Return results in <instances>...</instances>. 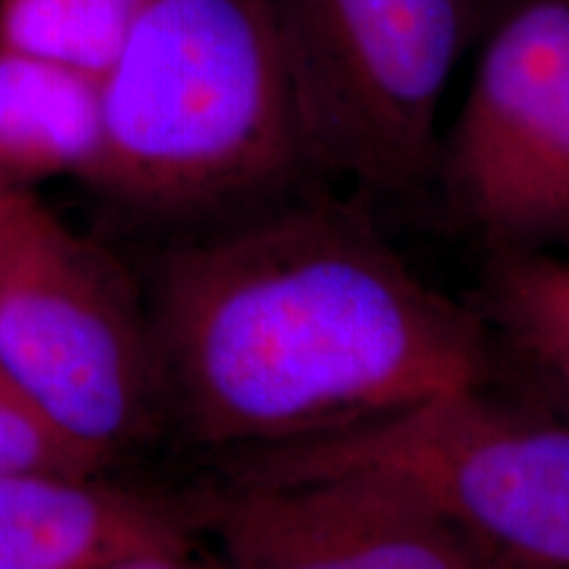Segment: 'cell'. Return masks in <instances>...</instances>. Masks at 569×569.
I'll return each instance as SVG.
<instances>
[{"label": "cell", "mask_w": 569, "mask_h": 569, "mask_svg": "<svg viewBox=\"0 0 569 569\" xmlns=\"http://www.w3.org/2000/svg\"><path fill=\"white\" fill-rule=\"evenodd\" d=\"M142 296L167 425L222 453L486 388L493 359L478 311L417 274L359 196L290 193L182 234Z\"/></svg>", "instance_id": "6da1fadb"}, {"label": "cell", "mask_w": 569, "mask_h": 569, "mask_svg": "<svg viewBox=\"0 0 569 569\" xmlns=\"http://www.w3.org/2000/svg\"><path fill=\"white\" fill-rule=\"evenodd\" d=\"M311 174L269 0H146L101 74L80 180L142 222L201 227Z\"/></svg>", "instance_id": "7a4b0ae2"}, {"label": "cell", "mask_w": 569, "mask_h": 569, "mask_svg": "<svg viewBox=\"0 0 569 569\" xmlns=\"http://www.w3.org/2000/svg\"><path fill=\"white\" fill-rule=\"evenodd\" d=\"M0 372L101 472L167 425L146 296L27 190L0 209Z\"/></svg>", "instance_id": "3957f363"}, {"label": "cell", "mask_w": 569, "mask_h": 569, "mask_svg": "<svg viewBox=\"0 0 569 569\" xmlns=\"http://www.w3.org/2000/svg\"><path fill=\"white\" fill-rule=\"evenodd\" d=\"M219 472L353 475L415 496L501 565L569 569V417L443 393L301 443L224 453Z\"/></svg>", "instance_id": "277c9868"}, {"label": "cell", "mask_w": 569, "mask_h": 569, "mask_svg": "<svg viewBox=\"0 0 569 569\" xmlns=\"http://www.w3.org/2000/svg\"><path fill=\"white\" fill-rule=\"evenodd\" d=\"M311 172L365 201L436 180L438 111L493 0H269Z\"/></svg>", "instance_id": "5b68a950"}, {"label": "cell", "mask_w": 569, "mask_h": 569, "mask_svg": "<svg viewBox=\"0 0 569 569\" xmlns=\"http://www.w3.org/2000/svg\"><path fill=\"white\" fill-rule=\"evenodd\" d=\"M436 180L486 251L569 253V0H493Z\"/></svg>", "instance_id": "8992f818"}, {"label": "cell", "mask_w": 569, "mask_h": 569, "mask_svg": "<svg viewBox=\"0 0 569 569\" xmlns=\"http://www.w3.org/2000/svg\"><path fill=\"white\" fill-rule=\"evenodd\" d=\"M227 569H501L415 496L353 475L264 480L219 472L190 490Z\"/></svg>", "instance_id": "52a82bcc"}, {"label": "cell", "mask_w": 569, "mask_h": 569, "mask_svg": "<svg viewBox=\"0 0 569 569\" xmlns=\"http://www.w3.org/2000/svg\"><path fill=\"white\" fill-rule=\"evenodd\" d=\"M190 493L111 480L109 472L0 478V569H111L196 543Z\"/></svg>", "instance_id": "ba28073f"}, {"label": "cell", "mask_w": 569, "mask_h": 569, "mask_svg": "<svg viewBox=\"0 0 569 569\" xmlns=\"http://www.w3.org/2000/svg\"><path fill=\"white\" fill-rule=\"evenodd\" d=\"M101 138V74L0 46V190L82 177Z\"/></svg>", "instance_id": "9c48e42d"}, {"label": "cell", "mask_w": 569, "mask_h": 569, "mask_svg": "<svg viewBox=\"0 0 569 569\" xmlns=\"http://www.w3.org/2000/svg\"><path fill=\"white\" fill-rule=\"evenodd\" d=\"M475 311L543 407L569 417V253L486 251Z\"/></svg>", "instance_id": "30bf717a"}, {"label": "cell", "mask_w": 569, "mask_h": 569, "mask_svg": "<svg viewBox=\"0 0 569 569\" xmlns=\"http://www.w3.org/2000/svg\"><path fill=\"white\" fill-rule=\"evenodd\" d=\"M146 0H0V46L103 74Z\"/></svg>", "instance_id": "8fae6325"}, {"label": "cell", "mask_w": 569, "mask_h": 569, "mask_svg": "<svg viewBox=\"0 0 569 569\" xmlns=\"http://www.w3.org/2000/svg\"><path fill=\"white\" fill-rule=\"evenodd\" d=\"M21 472L96 475L101 469L77 451L0 372V478Z\"/></svg>", "instance_id": "7c38bea8"}, {"label": "cell", "mask_w": 569, "mask_h": 569, "mask_svg": "<svg viewBox=\"0 0 569 569\" xmlns=\"http://www.w3.org/2000/svg\"><path fill=\"white\" fill-rule=\"evenodd\" d=\"M111 569H227V565L219 559L203 557L196 551V543L180 546V549H161V551H148L140 557H132L122 561V565Z\"/></svg>", "instance_id": "4fadbf2b"}, {"label": "cell", "mask_w": 569, "mask_h": 569, "mask_svg": "<svg viewBox=\"0 0 569 569\" xmlns=\"http://www.w3.org/2000/svg\"><path fill=\"white\" fill-rule=\"evenodd\" d=\"M6 193H9V190H0V209H3V201H6Z\"/></svg>", "instance_id": "5bb4252c"}, {"label": "cell", "mask_w": 569, "mask_h": 569, "mask_svg": "<svg viewBox=\"0 0 569 569\" xmlns=\"http://www.w3.org/2000/svg\"><path fill=\"white\" fill-rule=\"evenodd\" d=\"M501 569H517V567H509V565H503V567H501Z\"/></svg>", "instance_id": "9a60e30c"}]
</instances>
